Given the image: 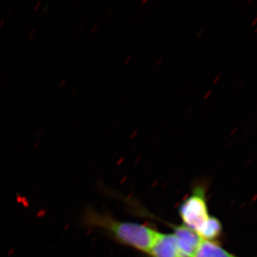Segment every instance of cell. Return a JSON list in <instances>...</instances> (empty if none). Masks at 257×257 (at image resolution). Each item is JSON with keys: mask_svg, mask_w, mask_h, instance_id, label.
I'll return each instance as SVG.
<instances>
[{"mask_svg": "<svg viewBox=\"0 0 257 257\" xmlns=\"http://www.w3.org/2000/svg\"><path fill=\"white\" fill-rule=\"evenodd\" d=\"M79 222L83 227L101 230L121 244L146 253L159 233L147 225L118 220L109 213L100 212L91 206L84 208Z\"/></svg>", "mask_w": 257, "mask_h": 257, "instance_id": "obj_1", "label": "cell"}, {"mask_svg": "<svg viewBox=\"0 0 257 257\" xmlns=\"http://www.w3.org/2000/svg\"><path fill=\"white\" fill-rule=\"evenodd\" d=\"M179 214L184 226L199 234L211 216L207 203V194L204 186L198 185L179 208Z\"/></svg>", "mask_w": 257, "mask_h": 257, "instance_id": "obj_2", "label": "cell"}, {"mask_svg": "<svg viewBox=\"0 0 257 257\" xmlns=\"http://www.w3.org/2000/svg\"><path fill=\"white\" fill-rule=\"evenodd\" d=\"M147 254L150 257H187L174 233L159 232Z\"/></svg>", "mask_w": 257, "mask_h": 257, "instance_id": "obj_3", "label": "cell"}, {"mask_svg": "<svg viewBox=\"0 0 257 257\" xmlns=\"http://www.w3.org/2000/svg\"><path fill=\"white\" fill-rule=\"evenodd\" d=\"M192 257H239L230 253L216 241L202 239Z\"/></svg>", "mask_w": 257, "mask_h": 257, "instance_id": "obj_4", "label": "cell"}, {"mask_svg": "<svg viewBox=\"0 0 257 257\" xmlns=\"http://www.w3.org/2000/svg\"><path fill=\"white\" fill-rule=\"evenodd\" d=\"M222 225L221 221L214 216H211L205 226L198 234L202 239L216 241L222 234Z\"/></svg>", "mask_w": 257, "mask_h": 257, "instance_id": "obj_5", "label": "cell"}, {"mask_svg": "<svg viewBox=\"0 0 257 257\" xmlns=\"http://www.w3.org/2000/svg\"><path fill=\"white\" fill-rule=\"evenodd\" d=\"M220 77H221L220 74H218V75L216 76V78L214 79V80H213L212 84H216V83L219 82V79H220Z\"/></svg>", "mask_w": 257, "mask_h": 257, "instance_id": "obj_6", "label": "cell"}, {"mask_svg": "<svg viewBox=\"0 0 257 257\" xmlns=\"http://www.w3.org/2000/svg\"><path fill=\"white\" fill-rule=\"evenodd\" d=\"M132 60V56H128L127 58L126 59V60L124 61V65H126L128 64V62H130V60Z\"/></svg>", "mask_w": 257, "mask_h": 257, "instance_id": "obj_7", "label": "cell"}, {"mask_svg": "<svg viewBox=\"0 0 257 257\" xmlns=\"http://www.w3.org/2000/svg\"><path fill=\"white\" fill-rule=\"evenodd\" d=\"M211 92H212V91L211 90H209L208 91V92H207V94H205V95H204V99H207L208 97H209V96H210V94H211Z\"/></svg>", "mask_w": 257, "mask_h": 257, "instance_id": "obj_8", "label": "cell"}, {"mask_svg": "<svg viewBox=\"0 0 257 257\" xmlns=\"http://www.w3.org/2000/svg\"><path fill=\"white\" fill-rule=\"evenodd\" d=\"M203 32H204V30H199V32H198V33H197V38H199V37L202 36Z\"/></svg>", "mask_w": 257, "mask_h": 257, "instance_id": "obj_9", "label": "cell"}, {"mask_svg": "<svg viewBox=\"0 0 257 257\" xmlns=\"http://www.w3.org/2000/svg\"><path fill=\"white\" fill-rule=\"evenodd\" d=\"M162 59H163V58H162V57H160V58H159V60H157L156 64H155V66H156V67H157V66L160 65V64H161V62H162Z\"/></svg>", "mask_w": 257, "mask_h": 257, "instance_id": "obj_10", "label": "cell"}, {"mask_svg": "<svg viewBox=\"0 0 257 257\" xmlns=\"http://www.w3.org/2000/svg\"><path fill=\"white\" fill-rule=\"evenodd\" d=\"M138 130H135V131H134V133L133 135H132L131 138L133 139L135 138V136H136L137 135H138Z\"/></svg>", "mask_w": 257, "mask_h": 257, "instance_id": "obj_11", "label": "cell"}, {"mask_svg": "<svg viewBox=\"0 0 257 257\" xmlns=\"http://www.w3.org/2000/svg\"><path fill=\"white\" fill-rule=\"evenodd\" d=\"M238 130V127L237 126H236V127H235L234 128V130H232V131H231V134H230V135H234L235 133H236V132Z\"/></svg>", "mask_w": 257, "mask_h": 257, "instance_id": "obj_12", "label": "cell"}, {"mask_svg": "<svg viewBox=\"0 0 257 257\" xmlns=\"http://www.w3.org/2000/svg\"><path fill=\"white\" fill-rule=\"evenodd\" d=\"M257 23V18L254 19V20H253V23H251V26H255L256 25V24Z\"/></svg>", "mask_w": 257, "mask_h": 257, "instance_id": "obj_13", "label": "cell"}, {"mask_svg": "<svg viewBox=\"0 0 257 257\" xmlns=\"http://www.w3.org/2000/svg\"><path fill=\"white\" fill-rule=\"evenodd\" d=\"M245 82H242V84H241V85L239 86V89H241L242 88L243 86L244 85Z\"/></svg>", "mask_w": 257, "mask_h": 257, "instance_id": "obj_14", "label": "cell"}, {"mask_svg": "<svg viewBox=\"0 0 257 257\" xmlns=\"http://www.w3.org/2000/svg\"><path fill=\"white\" fill-rule=\"evenodd\" d=\"M96 27H97V24H96V25H94V28H93V30H92V32H94V30H96Z\"/></svg>", "mask_w": 257, "mask_h": 257, "instance_id": "obj_15", "label": "cell"}, {"mask_svg": "<svg viewBox=\"0 0 257 257\" xmlns=\"http://www.w3.org/2000/svg\"><path fill=\"white\" fill-rule=\"evenodd\" d=\"M239 78H240V76L239 75V76H238V77H236V79H235V80L234 81V82H236V81H237V80H238V79H239Z\"/></svg>", "mask_w": 257, "mask_h": 257, "instance_id": "obj_16", "label": "cell"}, {"mask_svg": "<svg viewBox=\"0 0 257 257\" xmlns=\"http://www.w3.org/2000/svg\"><path fill=\"white\" fill-rule=\"evenodd\" d=\"M147 0H144V1L142 2V5H145V3H147Z\"/></svg>", "mask_w": 257, "mask_h": 257, "instance_id": "obj_17", "label": "cell"}, {"mask_svg": "<svg viewBox=\"0 0 257 257\" xmlns=\"http://www.w3.org/2000/svg\"><path fill=\"white\" fill-rule=\"evenodd\" d=\"M251 2H252V1H251V0H249V1L248 2V4H250V3H251Z\"/></svg>", "mask_w": 257, "mask_h": 257, "instance_id": "obj_18", "label": "cell"}, {"mask_svg": "<svg viewBox=\"0 0 257 257\" xmlns=\"http://www.w3.org/2000/svg\"><path fill=\"white\" fill-rule=\"evenodd\" d=\"M255 33H256V32H257V28L255 29Z\"/></svg>", "mask_w": 257, "mask_h": 257, "instance_id": "obj_19", "label": "cell"}]
</instances>
